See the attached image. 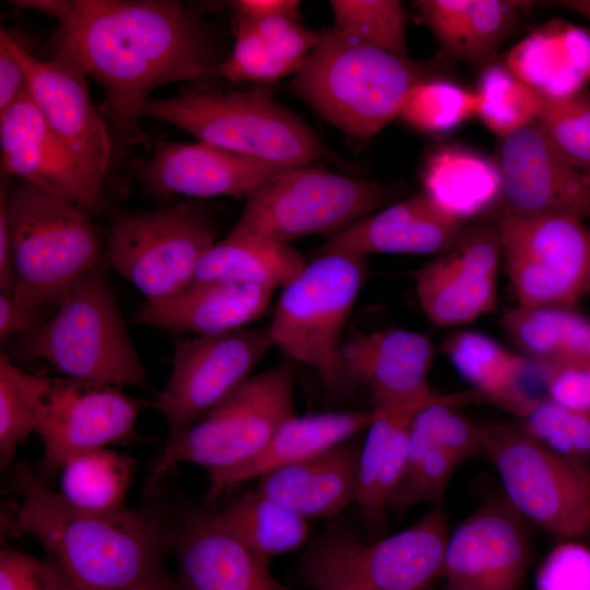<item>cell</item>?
Wrapping results in <instances>:
<instances>
[{
  "instance_id": "4fadbf2b",
  "label": "cell",
  "mask_w": 590,
  "mask_h": 590,
  "mask_svg": "<svg viewBox=\"0 0 590 590\" xmlns=\"http://www.w3.org/2000/svg\"><path fill=\"white\" fill-rule=\"evenodd\" d=\"M520 306L576 308L590 297V225L576 216L494 211Z\"/></svg>"
},
{
  "instance_id": "e575fe53",
  "label": "cell",
  "mask_w": 590,
  "mask_h": 590,
  "mask_svg": "<svg viewBox=\"0 0 590 590\" xmlns=\"http://www.w3.org/2000/svg\"><path fill=\"white\" fill-rule=\"evenodd\" d=\"M212 514L247 547L268 558L299 548L309 534L307 518L256 489Z\"/></svg>"
},
{
  "instance_id": "ee69618b",
  "label": "cell",
  "mask_w": 590,
  "mask_h": 590,
  "mask_svg": "<svg viewBox=\"0 0 590 590\" xmlns=\"http://www.w3.org/2000/svg\"><path fill=\"white\" fill-rule=\"evenodd\" d=\"M462 464L439 445L405 472L392 491L388 507L406 509L416 504H439L457 468Z\"/></svg>"
},
{
  "instance_id": "7dc6e473",
  "label": "cell",
  "mask_w": 590,
  "mask_h": 590,
  "mask_svg": "<svg viewBox=\"0 0 590 590\" xmlns=\"http://www.w3.org/2000/svg\"><path fill=\"white\" fill-rule=\"evenodd\" d=\"M248 21L280 58L298 68L320 38V31L308 28L299 20L288 16Z\"/></svg>"
},
{
  "instance_id": "9a60e30c",
  "label": "cell",
  "mask_w": 590,
  "mask_h": 590,
  "mask_svg": "<svg viewBox=\"0 0 590 590\" xmlns=\"http://www.w3.org/2000/svg\"><path fill=\"white\" fill-rule=\"evenodd\" d=\"M139 409L118 387L43 377L36 432L44 444L42 475L52 476L78 453L131 437Z\"/></svg>"
},
{
  "instance_id": "f5cc1de1",
  "label": "cell",
  "mask_w": 590,
  "mask_h": 590,
  "mask_svg": "<svg viewBox=\"0 0 590 590\" xmlns=\"http://www.w3.org/2000/svg\"><path fill=\"white\" fill-rule=\"evenodd\" d=\"M232 7L238 17L260 20L271 16L300 19V2L297 0H238Z\"/></svg>"
},
{
  "instance_id": "44dd1931",
  "label": "cell",
  "mask_w": 590,
  "mask_h": 590,
  "mask_svg": "<svg viewBox=\"0 0 590 590\" xmlns=\"http://www.w3.org/2000/svg\"><path fill=\"white\" fill-rule=\"evenodd\" d=\"M436 355L420 332L349 329L340 355L341 386H363L373 408H389L435 394L428 374Z\"/></svg>"
},
{
  "instance_id": "60d3db41",
  "label": "cell",
  "mask_w": 590,
  "mask_h": 590,
  "mask_svg": "<svg viewBox=\"0 0 590 590\" xmlns=\"http://www.w3.org/2000/svg\"><path fill=\"white\" fill-rule=\"evenodd\" d=\"M519 424L534 439L585 465L590 461V410L540 399Z\"/></svg>"
},
{
  "instance_id": "484cf974",
  "label": "cell",
  "mask_w": 590,
  "mask_h": 590,
  "mask_svg": "<svg viewBox=\"0 0 590 590\" xmlns=\"http://www.w3.org/2000/svg\"><path fill=\"white\" fill-rule=\"evenodd\" d=\"M273 290L229 281H194L164 302L141 304L133 322L177 333L208 335L243 327L261 318Z\"/></svg>"
},
{
  "instance_id": "d4e9b609",
  "label": "cell",
  "mask_w": 590,
  "mask_h": 590,
  "mask_svg": "<svg viewBox=\"0 0 590 590\" xmlns=\"http://www.w3.org/2000/svg\"><path fill=\"white\" fill-rule=\"evenodd\" d=\"M362 444L353 438L258 479L256 491L305 518H331L355 504Z\"/></svg>"
},
{
  "instance_id": "d6986e66",
  "label": "cell",
  "mask_w": 590,
  "mask_h": 590,
  "mask_svg": "<svg viewBox=\"0 0 590 590\" xmlns=\"http://www.w3.org/2000/svg\"><path fill=\"white\" fill-rule=\"evenodd\" d=\"M520 517L506 498L464 519L447 541L446 590H520L531 555Z\"/></svg>"
},
{
  "instance_id": "db71d44e",
  "label": "cell",
  "mask_w": 590,
  "mask_h": 590,
  "mask_svg": "<svg viewBox=\"0 0 590 590\" xmlns=\"http://www.w3.org/2000/svg\"><path fill=\"white\" fill-rule=\"evenodd\" d=\"M14 286L12 247L4 201L0 197V291L11 293Z\"/></svg>"
},
{
  "instance_id": "f6af8a7d",
  "label": "cell",
  "mask_w": 590,
  "mask_h": 590,
  "mask_svg": "<svg viewBox=\"0 0 590 590\" xmlns=\"http://www.w3.org/2000/svg\"><path fill=\"white\" fill-rule=\"evenodd\" d=\"M535 590H590V548L563 540L543 558Z\"/></svg>"
},
{
  "instance_id": "d6a6232c",
  "label": "cell",
  "mask_w": 590,
  "mask_h": 590,
  "mask_svg": "<svg viewBox=\"0 0 590 590\" xmlns=\"http://www.w3.org/2000/svg\"><path fill=\"white\" fill-rule=\"evenodd\" d=\"M306 263L290 244L232 229L202 256L194 281H229L275 291L288 284Z\"/></svg>"
},
{
  "instance_id": "2e32d148",
  "label": "cell",
  "mask_w": 590,
  "mask_h": 590,
  "mask_svg": "<svg viewBox=\"0 0 590 590\" xmlns=\"http://www.w3.org/2000/svg\"><path fill=\"white\" fill-rule=\"evenodd\" d=\"M500 235L495 213L467 225L456 244L414 274L418 303L432 322L460 326L495 310Z\"/></svg>"
},
{
  "instance_id": "52a82bcc",
  "label": "cell",
  "mask_w": 590,
  "mask_h": 590,
  "mask_svg": "<svg viewBox=\"0 0 590 590\" xmlns=\"http://www.w3.org/2000/svg\"><path fill=\"white\" fill-rule=\"evenodd\" d=\"M449 534L438 509L373 542L334 524L305 547L299 576L310 590H423L442 575Z\"/></svg>"
},
{
  "instance_id": "7bdbcfd3",
  "label": "cell",
  "mask_w": 590,
  "mask_h": 590,
  "mask_svg": "<svg viewBox=\"0 0 590 590\" xmlns=\"http://www.w3.org/2000/svg\"><path fill=\"white\" fill-rule=\"evenodd\" d=\"M538 123L566 155L590 166V91L544 98Z\"/></svg>"
},
{
  "instance_id": "f546056e",
  "label": "cell",
  "mask_w": 590,
  "mask_h": 590,
  "mask_svg": "<svg viewBox=\"0 0 590 590\" xmlns=\"http://www.w3.org/2000/svg\"><path fill=\"white\" fill-rule=\"evenodd\" d=\"M439 351L472 385L482 403L495 405L520 420L541 399L521 385L528 371V357L512 353L481 332L450 333L441 341Z\"/></svg>"
},
{
  "instance_id": "6da1fadb",
  "label": "cell",
  "mask_w": 590,
  "mask_h": 590,
  "mask_svg": "<svg viewBox=\"0 0 590 590\" xmlns=\"http://www.w3.org/2000/svg\"><path fill=\"white\" fill-rule=\"evenodd\" d=\"M58 21L54 57L103 88L120 145L144 142L141 109L158 86L216 73L198 14L175 0H17Z\"/></svg>"
},
{
  "instance_id": "e0dca14e",
  "label": "cell",
  "mask_w": 590,
  "mask_h": 590,
  "mask_svg": "<svg viewBox=\"0 0 590 590\" xmlns=\"http://www.w3.org/2000/svg\"><path fill=\"white\" fill-rule=\"evenodd\" d=\"M494 162L502 182V206L590 221V166L566 155L538 121L502 138Z\"/></svg>"
},
{
  "instance_id": "ab89813d",
  "label": "cell",
  "mask_w": 590,
  "mask_h": 590,
  "mask_svg": "<svg viewBox=\"0 0 590 590\" xmlns=\"http://www.w3.org/2000/svg\"><path fill=\"white\" fill-rule=\"evenodd\" d=\"M334 28L400 57H409L406 15L398 0H331Z\"/></svg>"
},
{
  "instance_id": "cb8c5ba5",
  "label": "cell",
  "mask_w": 590,
  "mask_h": 590,
  "mask_svg": "<svg viewBox=\"0 0 590 590\" xmlns=\"http://www.w3.org/2000/svg\"><path fill=\"white\" fill-rule=\"evenodd\" d=\"M468 223L439 211L420 193L385 206L339 234L317 252L441 255L461 236Z\"/></svg>"
},
{
  "instance_id": "f907efd6",
  "label": "cell",
  "mask_w": 590,
  "mask_h": 590,
  "mask_svg": "<svg viewBox=\"0 0 590 590\" xmlns=\"http://www.w3.org/2000/svg\"><path fill=\"white\" fill-rule=\"evenodd\" d=\"M28 93L26 73L13 54L9 34L0 32V114Z\"/></svg>"
},
{
  "instance_id": "11a10c76",
  "label": "cell",
  "mask_w": 590,
  "mask_h": 590,
  "mask_svg": "<svg viewBox=\"0 0 590 590\" xmlns=\"http://www.w3.org/2000/svg\"><path fill=\"white\" fill-rule=\"evenodd\" d=\"M46 560V559H45ZM46 576L50 590H75L72 588L57 571L56 569L46 560ZM117 590H158L149 586H133Z\"/></svg>"
},
{
  "instance_id": "f1b7e54d",
  "label": "cell",
  "mask_w": 590,
  "mask_h": 590,
  "mask_svg": "<svg viewBox=\"0 0 590 590\" xmlns=\"http://www.w3.org/2000/svg\"><path fill=\"white\" fill-rule=\"evenodd\" d=\"M504 63L544 98L571 95L590 83V27L552 19L511 47Z\"/></svg>"
},
{
  "instance_id": "4316f807",
  "label": "cell",
  "mask_w": 590,
  "mask_h": 590,
  "mask_svg": "<svg viewBox=\"0 0 590 590\" xmlns=\"http://www.w3.org/2000/svg\"><path fill=\"white\" fill-rule=\"evenodd\" d=\"M376 411L368 410L295 414L285 421L264 448L236 467L209 473L205 503L247 481L318 455L367 430Z\"/></svg>"
},
{
  "instance_id": "9c48e42d",
  "label": "cell",
  "mask_w": 590,
  "mask_h": 590,
  "mask_svg": "<svg viewBox=\"0 0 590 590\" xmlns=\"http://www.w3.org/2000/svg\"><path fill=\"white\" fill-rule=\"evenodd\" d=\"M295 414L294 365L281 363L253 374L184 433L167 440L150 472L146 492L153 493L162 476L180 463H196L212 473L250 460Z\"/></svg>"
},
{
  "instance_id": "bcb514c9",
  "label": "cell",
  "mask_w": 590,
  "mask_h": 590,
  "mask_svg": "<svg viewBox=\"0 0 590 590\" xmlns=\"http://www.w3.org/2000/svg\"><path fill=\"white\" fill-rule=\"evenodd\" d=\"M547 398L564 405L590 410V357L536 363Z\"/></svg>"
},
{
  "instance_id": "7a4b0ae2",
  "label": "cell",
  "mask_w": 590,
  "mask_h": 590,
  "mask_svg": "<svg viewBox=\"0 0 590 590\" xmlns=\"http://www.w3.org/2000/svg\"><path fill=\"white\" fill-rule=\"evenodd\" d=\"M14 488L22 497L15 527L40 543L46 560L75 590H177L164 564L172 527L152 508L81 509L25 462L16 469Z\"/></svg>"
},
{
  "instance_id": "b9f144b4",
  "label": "cell",
  "mask_w": 590,
  "mask_h": 590,
  "mask_svg": "<svg viewBox=\"0 0 590 590\" xmlns=\"http://www.w3.org/2000/svg\"><path fill=\"white\" fill-rule=\"evenodd\" d=\"M298 70L280 58L248 20L237 16L234 47L216 73L232 82L272 83Z\"/></svg>"
},
{
  "instance_id": "7c38bea8",
  "label": "cell",
  "mask_w": 590,
  "mask_h": 590,
  "mask_svg": "<svg viewBox=\"0 0 590 590\" xmlns=\"http://www.w3.org/2000/svg\"><path fill=\"white\" fill-rule=\"evenodd\" d=\"M506 498L524 518L562 540L590 528V471L551 450L519 423L484 427V448Z\"/></svg>"
},
{
  "instance_id": "5bb4252c",
  "label": "cell",
  "mask_w": 590,
  "mask_h": 590,
  "mask_svg": "<svg viewBox=\"0 0 590 590\" xmlns=\"http://www.w3.org/2000/svg\"><path fill=\"white\" fill-rule=\"evenodd\" d=\"M273 346L268 327L175 339L170 375L155 401L167 423V440L184 433L252 376Z\"/></svg>"
},
{
  "instance_id": "d590c367",
  "label": "cell",
  "mask_w": 590,
  "mask_h": 590,
  "mask_svg": "<svg viewBox=\"0 0 590 590\" xmlns=\"http://www.w3.org/2000/svg\"><path fill=\"white\" fill-rule=\"evenodd\" d=\"M134 460L109 448L78 453L61 467L59 492L70 504L95 512L125 507L134 472Z\"/></svg>"
},
{
  "instance_id": "816d5d0a",
  "label": "cell",
  "mask_w": 590,
  "mask_h": 590,
  "mask_svg": "<svg viewBox=\"0 0 590 590\" xmlns=\"http://www.w3.org/2000/svg\"><path fill=\"white\" fill-rule=\"evenodd\" d=\"M43 310L36 309L11 293L0 294V340L22 335L40 327L46 320Z\"/></svg>"
},
{
  "instance_id": "8992f818",
  "label": "cell",
  "mask_w": 590,
  "mask_h": 590,
  "mask_svg": "<svg viewBox=\"0 0 590 590\" xmlns=\"http://www.w3.org/2000/svg\"><path fill=\"white\" fill-rule=\"evenodd\" d=\"M142 118L173 125L199 141L285 166H306L334 157L304 119L261 87L188 91L150 98L141 109Z\"/></svg>"
},
{
  "instance_id": "603a6c76",
  "label": "cell",
  "mask_w": 590,
  "mask_h": 590,
  "mask_svg": "<svg viewBox=\"0 0 590 590\" xmlns=\"http://www.w3.org/2000/svg\"><path fill=\"white\" fill-rule=\"evenodd\" d=\"M290 167L203 141H160L141 174L146 185L160 194L247 198Z\"/></svg>"
},
{
  "instance_id": "f35d334b",
  "label": "cell",
  "mask_w": 590,
  "mask_h": 590,
  "mask_svg": "<svg viewBox=\"0 0 590 590\" xmlns=\"http://www.w3.org/2000/svg\"><path fill=\"white\" fill-rule=\"evenodd\" d=\"M43 376L28 374L0 355V461L5 465L31 433L37 432Z\"/></svg>"
},
{
  "instance_id": "83f0119b",
  "label": "cell",
  "mask_w": 590,
  "mask_h": 590,
  "mask_svg": "<svg viewBox=\"0 0 590 590\" xmlns=\"http://www.w3.org/2000/svg\"><path fill=\"white\" fill-rule=\"evenodd\" d=\"M417 14L433 33L444 56L485 69L514 32L520 10L531 4L514 0H420Z\"/></svg>"
},
{
  "instance_id": "8d00e7d4",
  "label": "cell",
  "mask_w": 590,
  "mask_h": 590,
  "mask_svg": "<svg viewBox=\"0 0 590 590\" xmlns=\"http://www.w3.org/2000/svg\"><path fill=\"white\" fill-rule=\"evenodd\" d=\"M477 117L499 139L538 120L544 97L514 74L505 63L482 70Z\"/></svg>"
},
{
  "instance_id": "1f68e13d",
  "label": "cell",
  "mask_w": 590,
  "mask_h": 590,
  "mask_svg": "<svg viewBox=\"0 0 590 590\" xmlns=\"http://www.w3.org/2000/svg\"><path fill=\"white\" fill-rule=\"evenodd\" d=\"M417 412L410 405L379 410L367 428L355 505L371 529L385 524L389 497L404 470L410 424Z\"/></svg>"
},
{
  "instance_id": "9f6ffc18",
  "label": "cell",
  "mask_w": 590,
  "mask_h": 590,
  "mask_svg": "<svg viewBox=\"0 0 590 590\" xmlns=\"http://www.w3.org/2000/svg\"><path fill=\"white\" fill-rule=\"evenodd\" d=\"M553 3L576 12L590 21V0H562Z\"/></svg>"
},
{
  "instance_id": "4dcf8cb0",
  "label": "cell",
  "mask_w": 590,
  "mask_h": 590,
  "mask_svg": "<svg viewBox=\"0 0 590 590\" xmlns=\"http://www.w3.org/2000/svg\"><path fill=\"white\" fill-rule=\"evenodd\" d=\"M422 182V192L439 211L465 223L493 213L503 201L495 162L461 148L429 154Z\"/></svg>"
},
{
  "instance_id": "7402d4cb",
  "label": "cell",
  "mask_w": 590,
  "mask_h": 590,
  "mask_svg": "<svg viewBox=\"0 0 590 590\" xmlns=\"http://www.w3.org/2000/svg\"><path fill=\"white\" fill-rule=\"evenodd\" d=\"M177 590H295L278 580L270 558L240 542L212 512H187L172 527Z\"/></svg>"
},
{
  "instance_id": "836d02e7",
  "label": "cell",
  "mask_w": 590,
  "mask_h": 590,
  "mask_svg": "<svg viewBox=\"0 0 590 590\" xmlns=\"http://www.w3.org/2000/svg\"><path fill=\"white\" fill-rule=\"evenodd\" d=\"M502 326L535 363L590 357V319L576 308L518 305L504 314Z\"/></svg>"
},
{
  "instance_id": "74e56055",
  "label": "cell",
  "mask_w": 590,
  "mask_h": 590,
  "mask_svg": "<svg viewBox=\"0 0 590 590\" xmlns=\"http://www.w3.org/2000/svg\"><path fill=\"white\" fill-rule=\"evenodd\" d=\"M479 109L480 97L475 91L432 78L413 87L397 118L417 131L440 133L477 117Z\"/></svg>"
},
{
  "instance_id": "8fae6325",
  "label": "cell",
  "mask_w": 590,
  "mask_h": 590,
  "mask_svg": "<svg viewBox=\"0 0 590 590\" xmlns=\"http://www.w3.org/2000/svg\"><path fill=\"white\" fill-rule=\"evenodd\" d=\"M216 241L214 222L196 200L119 214L105 241L103 263L158 303L187 290L197 267Z\"/></svg>"
},
{
  "instance_id": "681fc988",
  "label": "cell",
  "mask_w": 590,
  "mask_h": 590,
  "mask_svg": "<svg viewBox=\"0 0 590 590\" xmlns=\"http://www.w3.org/2000/svg\"><path fill=\"white\" fill-rule=\"evenodd\" d=\"M0 590H50L46 562L13 548H2Z\"/></svg>"
},
{
  "instance_id": "c3c4849f",
  "label": "cell",
  "mask_w": 590,
  "mask_h": 590,
  "mask_svg": "<svg viewBox=\"0 0 590 590\" xmlns=\"http://www.w3.org/2000/svg\"><path fill=\"white\" fill-rule=\"evenodd\" d=\"M457 408L455 404L444 406L438 424L437 445L463 463L483 452L484 426L459 413Z\"/></svg>"
},
{
  "instance_id": "3957f363",
  "label": "cell",
  "mask_w": 590,
  "mask_h": 590,
  "mask_svg": "<svg viewBox=\"0 0 590 590\" xmlns=\"http://www.w3.org/2000/svg\"><path fill=\"white\" fill-rule=\"evenodd\" d=\"M427 66L385 51L333 26L320 31L287 88L353 138H368L397 118L410 92L434 78Z\"/></svg>"
},
{
  "instance_id": "30bf717a",
  "label": "cell",
  "mask_w": 590,
  "mask_h": 590,
  "mask_svg": "<svg viewBox=\"0 0 590 590\" xmlns=\"http://www.w3.org/2000/svg\"><path fill=\"white\" fill-rule=\"evenodd\" d=\"M390 198L381 184L306 166L290 167L255 189L232 229L290 244L332 237L380 210Z\"/></svg>"
},
{
  "instance_id": "ba28073f",
  "label": "cell",
  "mask_w": 590,
  "mask_h": 590,
  "mask_svg": "<svg viewBox=\"0 0 590 590\" xmlns=\"http://www.w3.org/2000/svg\"><path fill=\"white\" fill-rule=\"evenodd\" d=\"M367 276L366 256L317 252L278 298L268 327L274 346L314 368L328 389L339 388L349 318Z\"/></svg>"
},
{
  "instance_id": "277c9868",
  "label": "cell",
  "mask_w": 590,
  "mask_h": 590,
  "mask_svg": "<svg viewBox=\"0 0 590 590\" xmlns=\"http://www.w3.org/2000/svg\"><path fill=\"white\" fill-rule=\"evenodd\" d=\"M2 173L19 300L45 311L103 262L105 243L91 214L74 203Z\"/></svg>"
},
{
  "instance_id": "ffe728a7",
  "label": "cell",
  "mask_w": 590,
  "mask_h": 590,
  "mask_svg": "<svg viewBox=\"0 0 590 590\" xmlns=\"http://www.w3.org/2000/svg\"><path fill=\"white\" fill-rule=\"evenodd\" d=\"M2 173L68 200L90 214L108 205L78 161L49 128L30 93L0 114Z\"/></svg>"
},
{
  "instance_id": "ac0fdd59",
  "label": "cell",
  "mask_w": 590,
  "mask_h": 590,
  "mask_svg": "<svg viewBox=\"0 0 590 590\" xmlns=\"http://www.w3.org/2000/svg\"><path fill=\"white\" fill-rule=\"evenodd\" d=\"M9 43L26 73L35 106L92 185L104 192L113 143L106 123L91 101L87 76L61 58H36L10 35Z\"/></svg>"
},
{
  "instance_id": "5b68a950",
  "label": "cell",
  "mask_w": 590,
  "mask_h": 590,
  "mask_svg": "<svg viewBox=\"0 0 590 590\" xmlns=\"http://www.w3.org/2000/svg\"><path fill=\"white\" fill-rule=\"evenodd\" d=\"M102 262L63 297L55 315L19 335L11 358L44 359L70 378L114 386L149 384Z\"/></svg>"
}]
</instances>
